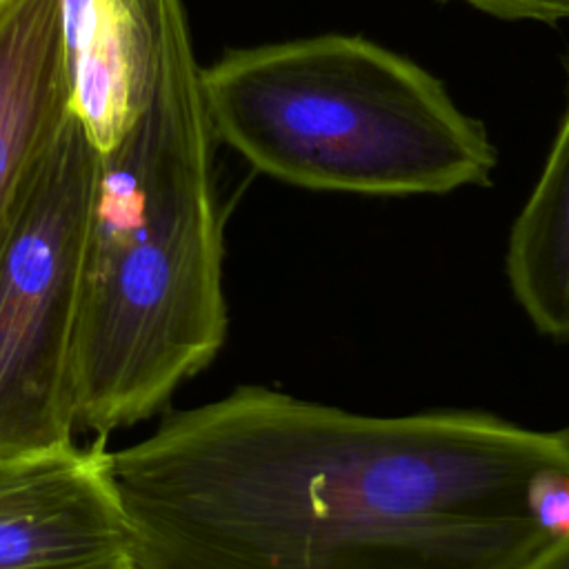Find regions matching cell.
<instances>
[{
    "mask_svg": "<svg viewBox=\"0 0 569 569\" xmlns=\"http://www.w3.org/2000/svg\"><path fill=\"white\" fill-rule=\"evenodd\" d=\"M138 569H518L569 433L493 413L365 416L264 387L111 453Z\"/></svg>",
    "mask_w": 569,
    "mask_h": 569,
    "instance_id": "obj_1",
    "label": "cell"
},
{
    "mask_svg": "<svg viewBox=\"0 0 569 569\" xmlns=\"http://www.w3.org/2000/svg\"><path fill=\"white\" fill-rule=\"evenodd\" d=\"M140 113L102 153L73 349L78 427L149 418L224 342L211 124L182 0H147Z\"/></svg>",
    "mask_w": 569,
    "mask_h": 569,
    "instance_id": "obj_2",
    "label": "cell"
},
{
    "mask_svg": "<svg viewBox=\"0 0 569 569\" xmlns=\"http://www.w3.org/2000/svg\"><path fill=\"white\" fill-rule=\"evenodd\" d=\"M213 138L262 173L327 191L485 187L498 151L442 80L358 36L231 51L202 69Z\"/></svg>",
    "mask_w": 569,
    "mask_h": 569,
    "instance_id": "obj_3",
    "label": "cell"
},
{
    "mask_svg": "<svg viewBox=\"0 0 569 569\" xmlns=\"http://www.w3.org/2000/svg\"><path fill=\"white\" fill-rule=\"evenodd\" d=\"M100 162L71 113L0 233V453L58 447L78 429L73 349Z\"/></svg>",
    "mask_w": 569,
    "mask_h": 569,
    "instance_id": "obj_4",
    "label": "cell"
},
{
    "mask_svg": "<svg viewBox=\"0 0 569 569\" xmlns=\"http://www.w3.org/2000/svg\"><path fill=\"white\" fill-rule=\"evenodd\" d=\"M0 569H138L104 440L0 453Z\"/></svg>",
    "mask_w": 569,
    "mask_h": 569,
    "instance_id": "obj_5",
    "label": "cell"
},
{
    "mask_svg": "<svg viewBox=\"0 0 569 569\" xmlns=\"http://www.w3.org/2000/svg\"><path fill=\"white\" fill-rule=\"evenodd\" d=\"M71 113L60 0H0V233Z\"/></svg>",
    "mask_w": 569,
    "mask_h": 569,
    "instance_id": "obj_6",
    "label": "cell"
},
{
    "mask_svg": "<svg viewBox=\"0 0 569 569\" xmlns=\"http://www.w3.org/2000/svg\"><path fill=\"white\" fill-rule=\"evenodd\" d=\"M73 113L104 153L142 109L149 78L147 0H60Z\"/></svg>",
    "mask_w": 569,
    "mask_h": 569,
    "instance_id": "obj_7",
    "label": "cell"
},
{
    "mask_svg": "<svg viewBox=\"0 0 569 569\" xmlns=\"http://www.w3.org/2000/svg\"><path fill=\"white\" fill-rule=\"evenodd\" d=\"M507 280L529 322L556 340L569 338V109L542 173L513 220Z\"/></svg>",
    "mask_w": 569,
    "mask_h": 569,
    "instance_id": "obj_8",
    "label": "cell"
},
{
    "mask_svg": "<svg viewBox=\"0 0 569 569\" xmlns=\"http://www.w3.org/2000/svg\"><path fill=\"white\" fill-rule=\"evenodd\" d=\"M527 507L538 527L553 540L569 533V469L540 473L529 491Z\"/></svg>",
    "mask_w": 569,
    "mask_h": 569,
    "instance_id": "obj_9",
    "label": "cell"
},
{
    "mask_svg": "<svg viewBox=\"0 0 569 569\" xmlns=\"http://www.w3.org/2000/svg\"><path fill=\"white\" fill-rule=\"evenodd\" d=\"M440 2H462L498 20H536V22L569 20V0H440Z\"/></svg>",
    "mask_w": 569,
    "mask_h": 569,
    "instance_id": "obj_10",
    "label": "cell"
},
{
    "mask_svg": "<svg viewBox=\"0 0 569 569\" xmlns=\"http://www.w3.org/2000/svg\"><path fill=\"white\" fill-rule=\"evenodd\" d=\"M518 569H569V533L545 542Z\"/></svg>",
    "mask_w": 569,
    "mask_h": 569,
    "instance_id": "obj_11",
    "label": "cell"
},
{
    "mask_svg": "<svg viewBox=\"0 0 569 569\" xmlns=\"http://www.w3.org/2000/svg\"><path fill=\"white\" fill-rule=\"evenodd\" d=\"M565 431H567V433H569V429H565Z\"/></svg>",
    "mask_w": 569,
    "mask_h": 569,
    "instance_id": "obj_12",
    "label": "cell"
}]
</instances>
